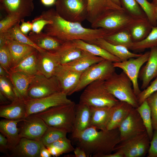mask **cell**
<instances>
[{"mask_svg":"<svg viewBox=\"0 0 157 157\" xmlns=\"http://www.w3.org/2000/svg\"><path fill=\"white\" fill-rule=\"evenodd\" d=\"M38 16L52 21L45 26L44 32L64 42L80 40L94 44L98 39L104 38L113 33L103 28H86L81 23L67 21L60 17L54 8L43 11Z\"/></svg>","mask_w":157,"mask_h":157,"instance_id":"6da1fadb","label":"cell"},{"mask_svg":"<svg viewBox=\"0 0 157 157\" xmlns=\"http://www.w3.org/2000/svg\"><path fill=\"white\" fill-rule=\"evenodd\" d=\"M73 138L76 140L77 147L84 150L88 157H99L111 154L121 142L118 128L98 131L90 126Z\"/></svg>","mask_w":157,"mask_h":157,"instance_id":"7a4b0ae2","label":"cell"},{"mask_svg":"<svg viewBox=\"0 0 157 157\" xmlns=\"http://www.w3.org/2000/svg\"><path fill=\"white\" fill-rule=\"evenodd\" d=\"M76 104L71 103L51 107L34 114L42 119L48 127L72 133L74 122Z\"/></svg>","mask_w":157,"mask_h":157,"instance_id":"3957f363","label":"cell"},{"mask_svg":"<svg viewBox=\"0 0 157 157\" xmlns=\"http://www.w3.org/2000/svg\"><path fill=\"white\" fill-rule=\"evenodd\" d=\"M108 91L119 101L126 102L136 108L139 106L132 82L123 71L119 74L115 72L104 81Z\"/></svg>","mask_w":157,"mask_h":157,"instance_id":"277c9868","label":"cell"},{"mask_svg":"<svg viewBox=\"0 0 157 157\" xmlns=\"http://www.w3.org/2000/svg\"><path fill=\"white\" fill-rule=\"evenodd\" d=\"M104 81H95L87 85L81 94L79 103L90 107H111L119 101L106 88Z\"/></svg>","mask_w":157,"mask_h":157,"instance_id":"5b68a950","label":"cell"},{"mask_svg":"<svg viewBox=\"0 0 157 157\" xmlns=\"http://www.w3.org/2000/svg\"><path fill=\"white\" fill-rule=\"evenodd\" d=\"M113 62L104 59L94 64L81 74L78 83L74 91L79 92L97 80L105 81L115 72Z\"/></svg>","mask_w":157,"mask_h":157,"instance_id":"8992f818","label":"cell"},{"mask_svg":"<svg viewBox=\"0 0 157 157\" xmlns=\"http://www.w3.org/2000/svg\"><path fill=\"white\" fill-rule=\"evenodd\" d=\"M55 4L57 13L67 21L81 23L86 19L87 0H56Z\"/></svg>","mask_w":157,"mask_h":157,"instance_id":"52a82bcc","label":"cell"},{"mask_svg":"<svg viewBox=\"0 0 157 157\" xmlns=\"http://www.w3.org/2000/svg\"><path fill=\"white\" fill-rule=\"evenodd\" d=\"M150 139L146 131L134 136L121 142L114 151H119L124 157H142L148 153Z\"/></svg>","mask_w":157,"mask_h":157,"instance_id":"ba28073f","label":"cell"},{"mask_svg":"<svg viewBox=\"0 0 157 157\" xmlns=\"http://www.w3.org/2000/svg\"><path fill=\"white\" fill-rule=\"evenodd\" d=\"M60 92L59 85L55 76L47 78L38 73L33 77L28 90L27 99L40 98Z\"/></svg>","mask_w":157,"mask_h":157,"instance_id":"9c48e42d","label":"cell"},{"mask_svg":"<svg viewBox=\"0 0 157 157\" xmlns=\"http://www.w3.org/2000/svg\"><path fill=\"white\" fill-rule=\"evenodd\" d=\"M26 112V118L46 110L51 107L71 103L73 102L61 92L44 97L24 100Z\"/></svg>","mask_w":157,"mask_h":157,"instance_id":"30bf717a","label":"cell"},{"mask_svg":"<svg viewBox=\"0 0 157 157\" xmlns=\"http://www.w3.org/2000/svg\"><path fill=\"white\" fill-rule=\"evenodd\" d=\"M134 19L124 10H112L91 26L93 28H103L115 32L127 28Z\"/></svg>","mask_w":157,"mask_h":157,"instance_id":"8fae6325","label":"cell"},{"mask_svg":"<svg viewBox=\"0 0 157 157\" xmlns=\"http://www.w3.org/2000/svg\"><path fill=\"white\" fill-rule=\"evenodd\" d=\"M149 54L150 51H147L138 57L131 58L123 61L113 63L114 67L122 69L130 79L134 92L137 96L141 91L138 82L140 69L142 65L147 61Z\"/></svg>","mask_w":157,"mask_h":157,"instance_id":"7c38bea8","label":"cell"},{"mask_svg":"<svg viewBox=\"0 0 157 157\" xmlns=\"http://www.w3.org/2000/svg\"><path fill=\"white\" fill-rule=\"evenodd\" d=\"M19 129L20 138L40 141L48 126L43 120L34 114L25 118Z\"/></svg>","mask_w":157,"mask_h":157,"instance_id":"4fadbf2b","label":"cell"},{"mask_svg":"<svg viewBox=\"0 0 157 157\" xmlns=\"http://www.w3.org/2000/svg\"><path fill=\"white\" fill-rule=\"evenodd\" d=\"M121 142L145 131L142 119L136 108H133L118 128Z\"/></svg>","mask_w":157,"mask_h":157,"instance_id":"5bb4252c","label":"cell"},{"mask_svg":"<svg viewBox=\"0 0 157 157\" xmlns=\"http://www.w3.org/2000/svg\"><path fill=\"white\" fill-rule=\"evenodd\" d=\"M81 73L67 69L60 65L56 70L54 76L58 81L61 92L67 96L74 93Z\"/></svg>","mask_w":157,"mask_h":157,"instance_id":"9a60e30c","label":"cell"},{"mask_svg":"<svg viewBox=\"0 0 157 157\" xmlns=\"http://www.w3.org/2000/svg\"><path fill=\"white\" fill-rule=\"evenodd\" d=\"M33 0H0V8L7 15L21 19L30 16L34 8Z\"/></svg>","mask_w":157,"mask_h":157,"instance_id":"2e32d148","label":"cell"},{"mask_svg":"<svg viewBox=\"0 0 157 157\" xmlns=\"http://www.w3.org/2000/svg\"><path fill=\"white\" fill-rule=\"evenodd\" d=\"M88 13L86 20L92 25L108 11L112 10H124L110 0H87Z\"/></svg>","mask_w":157,"mask_h":157,"instance_id":"e0dca14e","label":"cell"},{"mask_svg":"<svg viewBox=\"0 0 157 157\" xmlns=\"http://www.w3.org/2000/svg\"><path fill=\"white\" fill-rule=\"evenodd\" d=\"M43 144L40 141L25 138H21L11 150L8 156L12 157H40V152Z\"/></svg>","mask_w":157,"mask_h":157,"instance_id":"ac0fdd59","label":"cell"},{"mask_svg":"<svg viewBox=\"0 0 157 157\" xmlns=\"http://www.w3.org/2000/svg\"><path fill=\"white\" fill-rule=\"evenodd\" d=\"M60 65L56 56L51 51H38L37 67L38 73L47 78L54 76Z\"/></svg>","mask_w":157,"mask_h":157,"instance_id":"d6986e66","label":"cell"},{"mask_svg":"<svg viewBox=\"0 0 157 157\" xmlns=\"http://www.w3.org/2000/svg\"><path fill=\"white\" fill-rule=\"evenodd\" d=\"M146 64L140 71L138 78L142 81L141 88L144 90L151 81L157 76V46L150 49Z\"/></svg>","mask_w":157,"mask_h":157,"instance_id":"ffe728a7","label":"cell"},{"mask_svg":"<svg viewBox=\"0 0 157 157\" xmlns=\"http://www.w3.org/2000/svg\"><path fill=\"white\" fill-rule=\"evenodd\" d=\"M26 106L24 100L17 97L10 103L0 105V117L5 119L16 120L26 118Z\"/></svg>","mask_w":157,"mask_h":157,"instance_id":"44dd1931","label":"cell"},{"mask_svg":"<svg viewBox=\"0 0 157 157\" xmlns=\"http://www.w3.org/2000/svg\"><path fill=\"white\" fill-rule=\"evenodd\" d=\"M91 115L89 106L79 102L76 105L72 138L90 127Z\"/></svg>","mask_w":157,"mask_h":157,"instance_id":"7402d4cb","label":"cell"},{"mask_svg":"<svg viewBox=\"0 0 157 157\" xmlns=\"http://www.w3.org/2000/svg\"><path fill=\"white\" fill-rule=\"evenodd\" d=\"M24 119L11 120L2 119L0 121V132L7 139L9 150L11 151L15 146L20 139L18 123Z\"/></svg>","mask_w":157,"mask_h":157,"instance_id":"603a6c76","label":"cell"},{"mask_svg":"<svg viewBox=\"0 0 157 157\" xmlns=\"http://www.w3.org/2000/svg\"><path fill=\"white\" fill-rule=\"evenodd\" d=\"M153 26L147 17L134 19L127 28L133 42L144 39L151 32Z\"/></svg>","mask_w":157,"mask_h":157,"instance_id":"cb8c5ba5","label":"cell"},{"mask_svg":"<svg viewBox=\"0 0 157 157\" xmlns=\"http://www.w3.org/2000/svg\"><path fill=\"white\" fill-rule=\"evenodd\" d=\"M90 107L91 114L90 126L100 130H107L113 112L112 106Z\"/></svg>","mask_w":157,"mask_h":157,"instance_id":"d4e9b609","label":"cell"},{"mask_svg":"<svg viewBox=\"0 0 157 157\" xmlns=\"http://www.w3.org/2000/svg\"><path fill=\"white\" fill-rule=\"evenodd\" d=\"M51 51L60 65L70 62L79 57L83 50L77 48L72 41L64 42L57 50Z\"/></svg>","mask_w":157,"mask_h":157,"instance_id":"484cf974","label":"cell"},{"mask_svg":"<svg viewBox=\"0 0 157 157\" xmlns=\"http://www.w3.org/2000/svg\"><path fill=\"white\" fill-rule=\"evenodd\" d=\"M104 59L83 50L81 55L77 59L67 64L61 65L70 70L82 73L92 65Z\"/></svg>","mask_w":157,"mask_h":157,"instance_id":"4316f807","label":"cell"},{"mask_svg":"<svg viewBox=\"0 0 157 157\" xmlns=\"http://www.w3.org/2000/svg\"><path fill=\"white\" fill-rule=\"evenodd\" d=\"M27 37L38 47L48 51L57 49L64 42L42 32L37 33L31 31Z\"/></svg>","mask_w":157,"mask_h":157,"instance_id":"83f0119b","label":"cell"},{"mask_svg":"<svg viewBox=\"0 0 157 157\" xmlns=\"http://www.w3.org/2000/svg\"><path fill=\"white\" fill-rule=\"evenodd\" d=\"M94 44L98 45L105 49L112 54L119 58L121 61L131 58L138 57L142 54L132 52L126 47L110 44L104 38L98 39L95 42Z\"/></svg>","mask_w":157,"mask_h":157,"instance_id":"f1b7e54d","label":"cell"},{"mask_svg":"<svg viewBox=\"0 0 157 157\" xmlns=\"http://www.w3.org/2000/svg\"><path fill=\"white\" fill-rule=\"evenodd\" d=\"M113 112L108 130L118 128L133 108L128 103L119 101L112 106Z\"/></svg>","mask_w":157,"mask_h":157,"instance_id":"f546056e","label":"cell"},{"mask_svg":"<svg viewBox=\"0 0 157 157\" xmlns=\"http://www.w3.org/2000/svg\"><path fill=\"white\" fill-rule=\"evenodd\" d=\"M38 51L35 49L28 55L17 65L12 67L9 73L19 72L30 76H34L38 74L37 67Z\"/></svg>","mask_w":157,"mask_h":157,"instance_id":"4dcf8cb0","label":"cell"},{"mask_svg":"<svg viewBox=\"0 0 157 157\" xmlns=\"http://www.w3.org/2000/svg\"><path fill=\"white\" fill-rule=\"evenodd\" d=\"M6 44L11 56L12 67L17 65L30 53L36 49L31 46L13 40H8Z\"/></svg>","mask_w":157,"mask_h":157,"instance_id":"1f68e13d","label":"cell"},{"mask_svg":"<svg viewBox=\"0 0 157 157\" xmlns=\"http://www.w3.org/2000/svg\"><path fill=\"white\" fill-rule=\"evenodd\" d=\"M9 78L19 96L24 100L27 98V92L33 76L22 72H16L9 73Z\"/></svg>","mask_w":157,"mask_h":157,"instance_id":"d6a6232c","label":"cell"},{"mask_svg":"<svg viewBox=\"0 0 157 157\" xmlns=\"http://www.w3.org/2000/svg\"><path fill=\"white\" fill-rule=\"evenodd\" d=\"M72 41L77 48L93 55L101 57L113 62L121 61L119 58L98 45L89 43L80 40H76Z\"/></svg>","mask_w":157,"mask_h":157,"instance_id":"836d02e7","label":"cell"},{"mask_svg":"<svg viewBox=\"0 0 157 157\" xmlns=\"http://www.w3.org/2000/svg\"><path fill=\"white\" fill-rule=\"evenodd\" d=\"M104 38L110 44L124 46L129 50H131L134 43L127 28L108 35Z\"/></svg>","mask_w":157,"mask_h":157,"instance_id":"e575fe53","label":"cell"},{"mask_svg":"<svg viewBox=\"0 0 157 157\" xmlns=\"http://www.w3.org/2000/svg\"><path fill=\"white\" fill-rule=\"evenodd\" d=\"M157 46V26H153L147 36L143 40L134 42L131 50L135 52H140L145 49Z\"/></svg>","mask_w":157,"mask_h":157,"instance_id":"d590c367","label":"cell"},{"mask_svg":"<svg viewBox=\"0 0 157 157\" xmlns=\"http://www.w3.org/2000/svg\"><path fill=\"white\" fill-rule=\"evenodd\" d=\"M20 22H18L7 31L8 40H13L30 45L35 48L39 52L46 51L38 47L28 37L27 35H25L22 32L19 28Z\"/></svg>","mask_w":157,"mask_h":157,"instance_id":"8d00e7d4","label":"cell"},{"mask_svg":"<svg viewBox=\"0 0 157 157\" xmlns=\"http://www.w3.org/2000/svg\"><path fill=\"white\" fill-rule=\"evenodd\" d=\"M142 118L146 131L151 140L154 133L150 110L147 100H144L136 108Z\"/></svg>","mask_w":157,"mask_h":157,"instance_id":"74e56055","label":"cell"},{"mask_svg":"<svg viewBox=\"0 0 157 157\" xmlns=\"http://www.w3.org/2000/svg\"><path fill=\"white\" fill-rule=\"evenodd\" d=\"M119 0L121 7L133 18L147 17L144 11L135 0Z\"/></svg>","mask_w":157,"mask_h":157,"instance_id":"f35d334b","label":"cell"},{"mask_svg":"<svg viewBox=\"0 0 157 157\" xmlns=\"http://www.w3.org/2000/svg\"><path fill=\"white\" fill-rule=\"evenodd\" d=\"M67 133L66 131L62 129L48 127L40 141L46 146L61 138L66 137Z\"/></svg>","mask_w":157,"mask_h":157,"instance_id":"ab89813d","label":"cell"},{"mask_svg":"<svg viewBox=\"0 0 157 157\" xmlns=\"http://www.w3.org/2000/svg\"><path fill=\"white\" fill-rule=\"evenodd\" d=\"M0 92L11 102L19 97L10 79L6 77H0Z\"/></svg>","mask_w":157,"mask_h":157,"instance_id":"60d3db41","label":"cell"},{"mask_svg":"<svg viewBox=\"0 0 157 157\" xmlns=\"http://www.w3.org/2000/svg\"><path fill=\"white\" fill-rule=\"evenodd\" d=\"M142 9L147 17L153 26H157V21L155 19L154 6L148 0H135Z\"/></svg>","mask_w":157,"mask_h":157,"instance_id":"b9f144b4","label":"cell"},{"mask_svg":"<svg viewBox=\"0 0 157 157\" xmlns=\"http://www.w3.org/2000/svg\"><path fill=\"white\" fill-rule=\"evenodd\" d=\"M146 100L151 111L153 129L154 130H157V91L151 95Z\"/></svg>","mask_w":157,"mask_h":157,"instance_id":"7bdbcfd3","label":"cell"},{"mask_svg":"<svg viewBox=\"0 0 157 157\" xmlns=\"http://www.w3.org/2000/svg\"><path fill=\"white\" fill-rule=\"evenodd\" d=\"M0 65L9 73L12 66V61L6 44L0 47Z\"/></svg>","mask_w":157,"mask_h":157,"instance_id":"ee69618b","label":"cell"},{"mask_svg":"<svg viewBox=\"0 0 157 157\" xmlns=\"http://www.w3.org/2000/svg\"><path fill=\"white\" fill-rule=\"evenodd\" d=\"M49 145L56 148L61 154L70 152L74 151V149L71 144V141L66 137L61 138Z\"/></svg>","mask_w":157,"mask_h":157,"instance_id":"f6af8a7d","label":"cell"},{"mask_svg":"<svg viewBox=\"0 0 157 157\" xmlns=\"http://www.w3.org/2000/svg\"><path fill=\"white\" fill-rule=\"evenodd\" d=\"M22 19L18 17L7 15L0 21V33L7 31Z\"/></svg>","mask_w":157,"mask_h":157,"instance_id":"bcb514c9","label":"cell"},{"mask_svg":"<svg viewBox=\"0 0 157 157\" xmlns=\"http://www.w3.org/2000/svg\"><path fill=\"white\" fill-rule=\"evenodd\" d=\"M157 91V76L149 85L141 91L137 96L139 105L152 94Z\"/></svg>","mask_w":157,"mask_h":157,"instance_id":"7dc6e473","label":"cell"},{"mask_svg":"<svg viewBox=\"0 0 157 157\" xmlns=\"http://www.w3.org/2000/svg\"><path fill=\"white\" fill-rule=\"evenodd\" d=\"M32 31L36 33H39L41 32L42 30L45 26L51 23L52 21L38 16L32 21Z\"/></svg>","mask_w":157,"mask_h":157,"instance_id":"c3c4849f","label":"cell"},{"mask_svg":"<svg viewBox=\"0 0 157 157\" xmlns=\"http://www.w3.org/2000/svg\"><path fill=\"white\" fill-rule=\"evenodd\" d=\"M147 157H157V130H154Z\"/></svg>","mask_w":157,"mask_h":157,"instance_id":"681fc988","label":"cell"},{"mask_svg":"<svg viewBox=\"0 0 157 157\" xmlns=\"http://www.w3.org/2000/svg\"><path fill=\"white\" fill-rule=\"evenodd\" d=\"M9 150L8 142L6 137L1 133H0V151L6 154L7 156L8 154L7 151Z\"/></svg>","mask_w":157,"mask_h":157,"instance_id":"f907efd6","label":"cell"},{"mask_svg":"<svg viewBox=\"0 0 157 157\" xmlns=\"http://www.w3.org/2000/svg\"><path fill=\"white\" fill-rule=\"evenodd\" d=\"M21 22V24L19 26L20 29L23 34L27 35L28 33L31 30L32 26V22L29 21L25 22L24 19H22Z\"/></svg>","mask_w":157,"mask_h":157,"instance_id":"816d5d0a","label":"cell"},{"mask_svg":"<svg viewBox=\"0 0 157 157\" xmlns=\"http://www.w3.org/2000/svg\"><path fill=\"white\" fill-rule=\"evenodd\" d=\"M49 150L52 156L58 157L62 154L55 147L50 145L45 146Z\"/></svg>","mask_w":157,"mask_h":157,"instance_id":"f5cc1de1","label":"cell"},{"mask_svg":"<svg viewBox=\"0 0 157 157\" xmlns=\"http://www.w3.org/2000/svg\"><path fill=\"white\" fill-rule=\"evenodd\" d=\"M74 156L76 157H86L84 150L78 147H77L74 150Z\"/></svg>","mask_w":157,"mask_h":157,"instance_id":"db71d44e","label":"cell"},{"mask_svg":"<svg viewBox=\"0 0 157 157\" xmlns=\"http://www.w3.org/2000/svg\"><path fill=\"white\" fill-rule=\"evenodd\" d=\"M51 156L48 149L43 144L40 151V157H51Z\"/></svg>","mask_w":157,"mask_h":157,"instance_id":"11a10c76","label":"cell"},{"mask_svg":"<svg viewBox=\"0 0 157 157\" xmlns=\"http://www.w3.org/2000/svg\"><path fill=\"white\" fill-rule=\"evenodd\" d=\"M8 40V38L7 32L0 33V47L6 44Z\"/></svg>","mask_w":157,"mask_h":157,"instance_id":"9f6ffc18","label":"cell"},{"mask_svg":"<svg viewBox=\"0 0 157 157\" xmlns=\"http://www.w3.org/2000/svg\"><path fill=\"white\" fill-rule=\"evenodd\" d=\"M115 152L113 154L102 155L99 157H124L123 154L122 152L117 151Z\"/></svg>","mask_w":157,"mask_h":157,"instance_id":"6f0895ef","label":"cell"},{"mask_svg":"<svg viewBox=\"0 0 157 157\" xmlns=\"http://www.w3.org/2000/svg\"><path fill=\"white\" fill-rule=\"evenodd\" d=\"M11 102L3 94L0 92V105L8 104L10 103Z\"/></svg>","mask_w":157,"mask_h":157,"instance_id":"680465c9","label":"cell"},{"mask_svg":"<svg viewBox=\"0 0 157 157\" xmlns=\"http://www.w3.org/2000/svg\"><path fill=\"white\" fill-rule=\"evenodd\" d=\"M41 3L44 6H50L55 4L56 0H40Z\"/></svg>","mask_w":157,"mask_h":157,"instance_id":"91938a15","label":"cell"},{"mask_svg":"<svg viewBox=\"0 0 157 157\" xmlns=\"http://www.w3.org/2000/svg\"><path fill=\"white\" fill-rule=\"evenodd\" d=\"M10 74L0 65V77H6L9 78Z\"/></svg>","mask_w":157,"mask_h":157,"instance_id":"94428289","label":"cell"},{"mask_svg":"<svg viewBox=\"0 0 157 157\" xmlns=\"http://www.w3.org/2000/svg\"><path fill=\"white\" fill-rule=\"evenodd\" d=\"M115 4L121 7V4L119 0H110Z\"/></svg>","mask_w":157,"mask_h":157,"instance_id":"6125c7cd","label":"cell"},{"mask_svg":"<svg viewBox=\"0 0 157 157\" xmlns=\"http://www.w3.org/2000/svg\"><path fill=\"white\" fill-rule=\"evenodd\" d=\"M154 13L155 19L157 21V5L154 6Z\"/></svg>","mask_w":157,"mask_h":157,"instance_id":"be15d7a7","label":"cell"},{"mask_svg":"<svg viewBox=\"0 0 157 157\" xmlns=\"http://www.w3.org/2000/svg\"><path fill=\"white\" fill-rule=\"evenodd\" d=\"M151 3L154 6L157 5V0H152Z\"/></svg>","mask_w":157,"mask_h":157,"instance_id":"e7e4bbea","label":"cell"},{"mask_svg":"<svg viewBox=\"0 0 157 157\" xmlns=\"http://www.w3.org/2000/svg\"></svg>","mask_w":157,"mask_h":157,"instance_id":"03108f58","label":"cell"}]
</instances>
